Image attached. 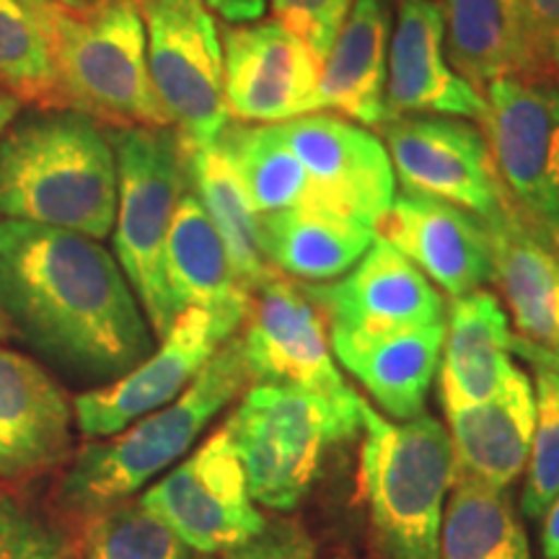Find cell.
<instances>
[{"label": "cell", "instance_id": "cell-1", "mask_svg": "<svg viewBox=\"0 0 559 559\" xmlns=\"http://www.w3.org/2000/svg\"><path fill=\"white\" fill-rule=\"evenodd\" d=\"M0 317L45 368L111 383L153 353V330L109 249L73 230L0 218Z\"/></svg>", "mask_w": 559, "mask_h": 559}, {"label": "cell", "instance_id": "cell-2", "mask_svg": "<svg viewBox=\"0 0 559 559\" xmlns=\"http://www.w3.org/2000/svg\"><path fill=\"white\" fill-rule=\"evenodd\" d=\"M117 215L109 128L73 109H29L0 135V218L107 239Z\"/></svg>", "mask_w": 559, "mask_h": 559}, {"label": "cell", "instance_id": "cell-3", "mask_svg": "<svg viewBox=\"0 0 559 559\" xmlns=\"http://www.w3.org/2000/svg\"><path fill=\"white\" fill-rule=\"evenodd\" d=\"M251 383L239 332L223 345L177 400L94 440L68 461L52 487V508L73 531L91 515L124 502L171 469L210 423Z\"/></svg>", "mask_w": 559, "mask_h": 559}, {"label": "cell", "instance_id": "cell-4", "mask_svg": "<svg viewBox=\"0 0 559 559\" xmlns=\"http://www.w3.org/2000/svg\"><path fill=\"white\" fill-rule=\"evenodd\" d=\"M360 492L389 559H440V523L453 485L451 436L436 417L404 423L360 400Z\"/></svg>", "mask_w": 559, "mask_h": 559}, {"label": "cell", "instance_id": "cell-5", "mask_svg": "<svg viewBox=\"0 0 559 559\" xmlns=\"http://www.w3.org/2000/svg\"><path fill=\"white\" fill-rule=\"evenodd\" d=\"M360 400H330L285 383H249L226 430L247 474L251 500L293 510L317 479L332 445L360 428Z\"/></svg>", "mask_w": 559, "mask_h": 559}, {"label": "cell", "instance_id": "cell-6", "mask_svg": "<svg viewBox=\"0 0 559 559\" xmlns=\"http://www.w3.org/2000/svg\"><path fill=\"white\" fill-rule=\"evenodd\" d=\"M62 109L104 128H174L153 88L135 0H99L88 13L50 5Z\"/></svg>", "mask_w": 559, "mask_h": 559}, {"label": "cell", "instance_id": "cell-7", "mask_svg": "<svg viewBox=\"0 0 559 559\" xmlns=\"http://www.w3.org/2000/svg\"><path fill=\"white\" fill-rule=\"evenodd\" d=\"M117 158L115 260L143 306L153 337L179 317L166 283V239L181 192L190 187L185 140L177 128L109 130Z\"/></svg>", "mask_w": 559, "mask_h": 559}, {"label": "cell", "instance_id": "cell-8", "mask_svg": "<svg viewBox=\"0 0 559 559\" xmlns=\"http://www.w3.org/2000/svg\"><path fill=\"white\" fill-rule=\"evenodd\" d=\"M481 96V130L506 194L559 254V73L506 75Z\"/></svg>", "mask_w": 559, "mask_h": 559}, {"label": "cell", "instance_id": "cell-9", "mask_svg": "<svg viewBox=\"0 0 559 559\" xmlns=\"http://www.w3.org/2000/svg\"><path fill=\"white\" fill-rule=\"evenodd\" d=\"M135 5L160 107L185 143H213L230 122L213 13L202 0H135Z\"/></svg>", "mask_w": 559, "mask_h": 559}, {"label": "cell", "instance_id": "cell-10", "mask_svg": "<svg viewBox=\"0 0 559 559\" xmlns=\"http://www.w3.org/2000/svg\"><path fill=\"white\" fill-rule=\"evenodd\" d=\"M198 555H226L267 526L223 425L192 456L140 495Z\"/></svg>", "mask_w": 559, "mask_h": 559}, {"label": "cell", "instance_id": "cell-11", "mask_svg": "<svg viewBox=\"0 0 559 559\" xmlns=\"http://www.w3.org/2000/svg\"><path fill=\"white\" fill-rule=\"evenodd\" d=\"M247 313L185 309L160 345L122 379L73 400L75 425L86 438H109L135 419L177 400L226 342L241 330Z\"/></svg>", "mask_w": 559, "mask_h": 559}, {"label": "cell", "instance_id": "cell-12", "mask_svg": "<svg viewBox=\"0 0 559 559\" xmlns=\"http://www.w3.org/2000/svg\"><path fill=\"white\" fill-rule=\"evenodd\" d=\"M379 128L404 192L445 200L481 221L506 207V187L477 124L449 115H404Z\"/></svg>", "mask_w": 559, "mask_h": 559}, {"label": "cell", "instance_id": "cell-13", "mask_svg": "<svg viewBox=\"0 0 559 559\" xmlns=\"http://www.w3.org/2000/svg\"><path fill=\"white\" fill-rule=\"evenodd\" d=\"M280 128L309 177L306 207L379 228L396 198L383 140L347 117L321 109L280 122Z\"/></svg>", "mask_w": 559, "mask_h": 559}, {"label": "cell", "instance_id": "cell-14", "mask_svg": "<svg viewBox=\"0 0 559 559\" xmlns=\"http://www.w3.org/2000/svg\"><path fill=\"white\" fill-rule=\"evenodd\" d=\"M221 47L228 120L280 124L321 109V62L280 21L226 26Z\"/></svg>", "mask_w": 559, "mask_h": 559}, {"label": "cell", "instance_id": "cell-15", "mask_svg": "<svg viewBox=\"0 0 559 559\" xmlns=\"http://www.w3.org/2000/svg\"><path fill=\"white\" fill-rule=\"evenodd\" d=\"M239 332L251 383H285L330 400L355 396L334 366L324 319L304 285L275 275L257 288Z\"/></svg>", "mask_w": 559, "mask_h": 559}, {"label": "cell", "instance_id": "cell-16", "mask_svg": "<svg viewBox=\"0 0 559 559\" xmlns=\"http://www.w3.org/2000/svg\"><path fill=\"white\" fill-rule=\"evenodd\" d=\"M330 330L386 334L445 319L436 285L400 249L376 236L362 260L334 283H304Z\"/></svg>", "mask_w": 559, "mask_h": 559}, {"label": "cell", "instance_id": "cell-17", "mask_svg": "<svg viewBox=\"0 0 559 559\" xmlns=\"http://www.w3.org/2000/svg\"><path fill=\"white\" fill-rule=\"evenodd\" d=\"M73 402L32 355L0 347V481L24 485L70 461Z\"/></svg>", "mask_w": 559, "mask_h": 559}, {"label": "cell", "instance_id": "cell-18", "mask_svg": "<svg viewBox=\"0 0 559 559\" xmlns=\"http://www.w3.org/2000/svg\"><path fill=\"white\" fill-rule=\"evenodd\" d=\"M376 230L451 298L481 290L492 280L485 221L469 210L430 194L402 192Z\"/></svg>", "mask_w": 559, "mask_h": 559}, {"label": "cell", "instance_id": "cell-19", "mask_svg": "<svg viewBox=\"0 0 559 559\" xmlns=\"http://www.w3.org/2000/svg\"><path fill=\"white\" fill-rule=\"evenodd\" d=\"M386 120L404 115H449L481 122L485 96L445 58L443 11L436 0H396L389 45Z\"/></svg>", "mask_w": 559, "mask_h": 559}, {"label": "cell", "instance_id": "cell-20", "mask_svg": "<svg viewBox=\"0 0 559 559\" xmlns=\"http://www.w3.org/2000/svg\"><path fill=\"white\" fill-rule=\"evenodd\" d=\"M453 453V485L508 489L528 464L536 425L534 381L521 366L508 370L487 402L445 412Z\"/></svg>", "mask_w": 559, "mask_h": 559}, {"label": "cell", "instance_id": "cell-21", "mask_svg": "<svg viewBox=\"0 0 559 559\" xmlns=\"http://www.w3.org/2000/svg\"><path fill=\"white\" fill-rule=\"evenodd\" d=\"M445 319L415 330L358 334L332 330V355L373 396L383 415L396 423L423 415L438 373Z\"/></svg>", "mask_w": 559, "mask_h": 559}, {"label": "cell", "instance_id": "cell-22", "mask_svg": "<svg viewBox=\"0 0 559 559\" xmlns=\"http://www.w3.org/2000/svg\"><path fill=\"white\" fill-rule=\"evenodd\" d=\"M485 228L492 280L500 285L519 337L559 349V254L510 198L495 218L485 221Z\"/></svg>", "mask_w": 559, "mask_h": 559}, {"label": "cell", "instance_id": "cell-23", "mask_svg": "<svg viewBox=\"0 0 559 559\" xmlns=\"http://www.w3.org/2000/svg\"><path fill=\"white\" fill-rule=\"evenodd\" d=\"M508 313L498 296L474 290L445 306V334L440 347V402L456 412L487 402L513 368Z\"/></svg>", "mask_w": 559, "mask_h": 559}, {"label": "cell", "instance_id": "cell-24", "mask_svg": "<svg viewBox=\"0 0 559 559\" xmlns=\"http://www.w3.org/2000/svg\"><path fill=\"white\" fill-rule=\"evenodd\" d=\"M394 0H353L321 62V109L358 124L386 122V73Z\"/></svg>", "mask_w": 559, "mask_h": 559}, {"label": "cell", "instance_id": "cell-25", "mask_svg": "<svg viewBox=\"0 0 559 559\" xmlns=\"http://www.w3.org/2000/svg\"><path fill=\"white\" fill-rule=\"evenodd\" d=\"M166 283L179 313L192 306L207 311H249L251 293L192 187L181 192L166 239Z\"/></svg>", "mask_w": 559, "mask_h": 559}, {"label": "cell", "instance_id": "cell-26", "mask_svg": "<svg viewBox=\"0 0 559 559\" xmlns=\"http://www.w3.org/2000/svg\"><path fill=\"white\" fill-rule=\"evenodd\" d=\"M376 228L317 207L260 215V247L270 267L304 283L347 275L373 247Z\"/></svg>", "mask_w": 559, "mask_h": 559}, {"label": "cell", "instance_id": "cell-27", "mask_svg": "<svg viewBox=\"0 0 559 559\" xmlns=\"http://www.w3.org/2000/svg\"><path fill=\"white\" fill-rule=\"evenodd\" d=\"M445 58L485 91L487 83L519 75L523 68V0H440Z\"/></svg>", "mask_w": 559, "mask_h": 559}, {"label": "cell", "instance_id": "cell-28", "mask_svg": "<svg viewBox=\"0 0 559 559\" xmlns=\"http://www.w3.org/2000/svg\"><path fill=\"white\" fill-rule=\"evenodd\" d=\"M185 158L190 187L198 192L202 207L207 210L218 228L241 283L247 285L249 293H254L264 283H270L277 272L270 267L262 254L260 213L251 207L236 166L230 164L218 138L205 145L185 143Z\"/></svg>", "mask_w": 559, "mask_h": 559}, {"label": "cell", "instance_id": "cell-29", "mask_svg": "<svg viewBox=\"0 0 559 559\" xmlns=\"http://www.w3.org/2000/svg\"><path fill=\"white\" fill-rule=\"evenodd\" d=\"M50 0H0V91L34 109H62Z\"/></svg>", "mask_w": 559, "mask_h": 559}, {"label": "cell", "instance_id": "cell-30", "mask_svg": "<svg viewBox=\"0 0 559 559\" xmlns=\"http://www.w3.org/2000/svg\"><path fill=\"white\" fill-rule=\"evenodd\" d=\"M260 215L306 207L309 177L280 124L228 122L218 135Z\"/></svg>", "mask_w": 559, "mask_h": 559}, {"label": "cell", "instance_id": "cell-31", "mask_svg": "<svg viewBox=\"0 0 559 559\" xmlns=\"http://www.w3.org/2000/svg\"><path fill=\"white\" fill-rule=\"evenodd\" d=\"M440 523V559H531L526 528L506 489L451 485Z\"/></svg>", "mask_w": 559, "mask_h": 559}, {"label": "cell", "instance_id": "cell-32", "mask_svg": "<svg viewBox=\"0 0 559 559\" xmlns=\"http://www.w3.org/2000/svg\"><path fill=\"white\" fill-rule=\"evenodd\" d=\"M73 534L79 559H194L198 555L140 498L91 515Z\"/></svg>", "mask_w": 559, "mask_h": 559}, {"label": "cell", "instance_id": "cell-33", "mask_svg": "<svg viewBox=\"0 0 559 559\" xmlns=\"http://www.w3.org/2000/svg\"><path fill=\"white\" fill-rule=\"evenodd\" d=\"M534 394L536 425L521 502L526 519H542L559 495V373L534 368Z\"/></svg>", "mask_w": 559, "mask_h": 559}, {"label": "cell", "instance_id": "cell-34", "mask_svg": "<svg viewBox=\"0 0 559 559\" xmlns=\"http://www.w3.org/2000/svg\"><path fill=\"white\" fill-rule=\"evenodd\" d=\"M0 559H79V539L66 523L5 495L0 498Z\"/></svg>", "mask_w": 559, "mask_h": 559}, {"label": "cell", "instance_id": "cell-35", "mask_svg": "<svg viewBox=\"0 0 559 559\" xmlns=\"http://www.w3.org/2000/svg\"><path fill=\"white\" fill-rule=\"evenodd\" d=\"M275 21L309 45L319 62L326 60L353 0H270Z\"/></svg>", "mask_w": 559, "mask_h": 559}, {"label": "cell", "instance_id": "cell-36", "mask_svg": "<svg viewBox=\"0 0 559 559\" xmlns=\"http://www.w3.org/2000/svg\"><path fill=\"white\" fill-rule=\"evenodd\" d=\"M521 73H559V0H523Z\"/></svg>", "mask_w": 559, "mask_h": 559}, {"label": "cell", "instance_id": "cell-37", "mask_svg": "<svg viewBox=\"0 0 559 559\" xmlns=\"http://www.w3.org/2000/svg\"><path fill=\"white\" fill-rule=\"evenodd\" d=\"M223 559H317V547L300 523L275 521L267 523L254 539L226 551Z\"/></svg>", "mask_w": 559, "mask_h": 559}, {"label": "cell", "instance_id": "cell-38", "mask_svg": "<svg viewBox=\"0 0 559 559\" xmlns=\"http://www.w3.org/2000/svg\"><path fill=\"white\" fill-rule=\"evenodd\" d=\"M210 13H218L226 24H254L264 16L267 0H202Z\"/></svg>", "mask_w": 559, "mask_h": 559}, {"label": "cell", "instance_id": "cell-39", "mask_svg": "<svg viewBox=\"0 0 559 559\" xmlns=\"http://www.w3.org/2000/svg\"><path fill=\"white\" fill-rule=\"evenodd\" d=\"M510 353L519 355L521 360L531 362L534 368H549L555 370V373H559V349L536 345V342L513 334V340H510Z\"/></svg>", "mask_w": 559, "mask_h": 559}, {"label": "cell", "instance_id": "cell-40", "mask_svg": "<svg viewBox=\"0 0 559 559\" xmlns=\"http://www.w3.org/2000/svg\"><path fill=\"white\" fill-rule=\"evenodd\" d=\"M542 519H544V526H542L544 559H559V495Z\"/></svg>", "mask_w": 559, "mask_h": 559}, {"label": "cell", "instance_id": "cell-41", "mask_svg": "<svg viewBox=\"0 0 559 559\" xmlns=\"http://www.w3.org/2000/svg\"><path fill=\"white\" fill-rule=\"evenodd\" d=\"M16 115H19V102L13 99V96L3 94V91H0V135H3V130L9 128V122Z\"/></svg>", "mask_w": 559, "mask_h": 559}, {"label": "cell", "instance_id": "cell-42", "mask_svg": "<svg viewBox=\"0 0 559 559\" xmlns=\"http://www.w3.org/2000/svg\"><path fill=\"white\" fill-rule=\"evenodd\" d=\"M50 3L68 13H88L91 9H96V3H99V0H50Z\"/></svg>", "mask_w": 559, "mask_h": 559}, {"label": "cell", "instance_id": "cell-43", "mask_svg": "<svg viewBox=\"0 0 559 559\" xmlns=\"http://www.w3.org/2000/svg\"><path fill=\"white\" fill-rule=\"evenodd\" d=\"M436 3H440V0H436Z\"/></svg>", "mask_w": 559, "mask_h": 559}, {"label": "cell", "instance_id": "cell-44", "mask_svg": "<svg viewBox=\"0 0 559 559\" xmlns=\"http://www.w3.org/2000/svg\"><path fill=\"white\" fill-rule=\"evenodd\" d=\"M342 559H347V557H342Z\"/></svg>", "mask_w": 559, "mask_h": 559}]
</instances>
